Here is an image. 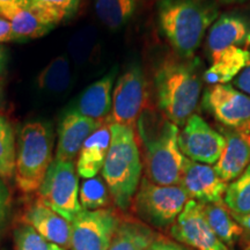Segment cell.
<instances>
[{
  "label": "cell",
  "instance_id": "cell-1",
  "mask_svg": "<svg viewBox=\"0 0 250 250\" xmlns=\"http://www.w3.org/2000/svg\"><path fill=\"white\" fill-rule=\"evenodd\" d=\"M197 59L168 56L158 65L153 77L155 103L164 116L182 126L197 108L202 78Z\"/></svg>",
  "mask_w": 250,
  "mask_h": 250
},
{
  "label": "cell",
  "instance_id": "cell-2",
  "mask_svg": "<svg viewBox=\"0 0 250 250\" xmlns=\"http://www.w3.org/2000/svg\"><path fill=\"white\" fill-rule=\"evenodd\" d=\"M156 15L174 54L190 59L219 17V8L214 0H159Z\"/></svg>",
  "mask_w": 250,
  "mask_h": 250
},
{
  "label": "cell",
  "instance_id": "cell-3",
  "mask_svg": "<svg viewBox=\"0 0 250 250\" xmlns=\"http://www.w3.org/2000/svg\"><path fill=\"white\" fill-rule=\"evenodd\" d=\"M138 132L145 147L146 175L160 186H180L186 156L179 147L180 127L160 111H144Z\"/></svg>",
  "mask_w": 250,
  "mask_h": 250
},
{
  "label": "cell",
  "instance_id": "cell-4",
  "mask_svg": "<svg viewBox=\"0 0 250 250\" xmlns=\"http://www.w3.org/2000/svg\"><path fill=\"white\" fill-rule=\"evenodd\" d=\"M110 124V146L102 168V177L115 204L126 210L138 190L142 160L134 130Z\"/></svg>",
  "mask_w": 250,
  "mask_h": 250
},
{
  "label": "cell",
  "instance_id": "cell-5",
  "mask_svg": "<svg viewBox=\"0 0 250 250\" xmlns=\"http://www.w3.org/2000/svg\"><path fill=\"white\" fill-rule=\"evenodd\" d=\"M54 161V131L44 122H29L21 127L15 153V182L22 192L39 191Z\"/></svg>",
  "mask_w": 250,
  "mask_h": 250
},
{
  "label": "cell",
  "instance_id": "cell-6",
  "mask_svg": "<svg viewBox=\"0 0 250 250\" xmlns=\"http://www.w3.org/2000/svg\"><path fill=\"white\" fill-rule=\"evenodd\" d=\"M40 202L71 223L83 210L79 202V181L74 161L55 160L39 189Z\"/></svg>",
  "mask_w": 250,
  "mask_h": 250
},
{
  "label": "cell",
  "instance_id": "cell-7",
  "mask_svg": "<svg viewBox=\"0 0 250 250\" xmlns=\"http://www.w3.org/2000/svg\"><path fill=\"white\" fill-rule=\"evenodd\" d=\"M188 201L189 197L181 186H160L146 177L140 182L133 198L137 213L156 227L173 224Z\"/></svg>",
  "mask_w": 250,
  "mask_h": 250
},
{
  "label": "cell",
  "instance_id": "cell-8",
  "mask_svg": "<svg viewBox=\"0 0 250 250\" xmlns=\"http://www.w3.org/2000/svg\"><path fill=\"white\" fill-rule=\"evenodd\" d=\"M147 83L139 64H131L116 81L108 123L133 129L145 108Z\"/></svg>",
  "mask_w": 250,
  "mask_h": 250
},
{
  "label": "cell",
  "instance_id": "cell-9",
  "mask_svg": "<svg viewBox=\"0 0 250 250\" xmlns=\"http://www.w3.org/2000/svg\"><path fill=\"white\" fill-rule=\"evenodd\" d=\"M120 221L108 208L81 210L71 221L72 250H108Z\"/></svg>",
  "mask_w": 250,
  "mask_h": 250
},
{
  "label": "cell",
  "instance_id": "cell-10",
  "mask_svg": "<svg viewBox=\"0 0 250 250\" xmlns=\"http://www.w3.org/2000/svg\"><path fill=\"white\" fill-rule=\"evenodd\" d=\"M179 147L189 160L215 165L225 148V137L212 129L199 115L192 114L180 131Z\"/></svg>",
  "mask_w": 250,
  "mask_h": 250
},
{
  "label": "cell",
  "instance_id": "cell-11",
  "mask_svg": "<svg viewBox=\"0 0 250 250\" xmlns=\"http://www.w3.org/2000/svg\"><path fill=\"white\" fill-rule=\"evenodd\" d=\"M176 241L197 250H228L219 240L203 213L202 203L189 199L170 228Z\"/></svg>",
  "mask_w": 250,
  "mask_h": 250
},
{
  "label": "cell",
  "instance_id": "cell-12",
  "mask_svg": "<svg viewBox=\"0 0 250 250\" xmlns=\"http://www.w3.org/2000/svg\"><path fill=\"white\" fill-rule=\"evenodd\" d=\"M203 107L225 127H236L250 121V96L227 83L206 88Z\"/></svg>",
  "mask_w": 250,
  "mask_h": 250
},
{
  "label": "cell",
  "instance_id": "cell-13",
  "mask_svg": "<svg viewBox=\"0 0 250 250\" xmlns=\"http://www.w3.org/2000/svg\"><path fill=\"white\" fill-rule=\"evenodd\" d=\"M180 186L189 198L202 203H221L228 184L215 173L214 168L186 158Z\"/></svg>",
  "mask_w": 250,
  "mask_h": 250
},
{
  "label": "cell",
  "instance_id": "cell-14",
  "mask_svg": "<svg viewBox=\"0 0 250 250\" xmlns=\"http://www.w3.org/2000/svg\"><path fill=\"white\" fill-rule=\"evenodd\" d=\"M225 148L214 166L225 182L234 181L250 165V121L236 127H225Z\"/></svg>",
  "mask_w": 250,
  "mask_h": 250
},
{
  "label": "cell",
  "instance_id": "cell-15",
  "mask_svg": "<svg viewBox=\"0 0 250 250\" xmlns=\"http://www.w3.org/2000/svg\"><path fill=\"white\" fill-rule=\"evenodd\" d=\"M211 59L230 46L248 49L250 46V19L241 13H224L208 31L206 40Z\"/></svg>",
  "mask_w": 250,
  "mask_h": 250
},
{
  "label": "cell",
  "instance_id": "cell-16",
  "mask_svg": "<svg viewBox=\"0 0 250 250\" xmlns=\"http://www.w3.org/2000/svg\"><path fill=\"white\" fill-rule=\"evenodd\" d=\"M103 123L68 111L58 127V143L55 160L74 161L87 138Z\"/></svg>",
  "mask_w": 250,
  "mask_h": 250
},
{
  "label": "cell",
  "instance_id": "cell-17",
  "mask_svg": "<svg viewBox=\"0 0 250 250\" xmlns=\"http://www.w3.org/2000/svg\"><path fill=\"white\" fill-rule=\"evenodd\" d=\"M116 74V68H114L101 79L87 87L85 92L81 94L73 110L83 116L103 123V120H105L111 111V92L114 89Z\"/></svg>",
  "mask_w": 250,
  "mask_h": 250
},
{
  "label": "cell",
  "instance_id": "cell-18",
  "mask_svg": "<svg viewBox=\"0 0 250 250\" xmlns=\"http://www.w3.org/2000/svg\"><path fill=\"white\" fill-rule=\"evenodd\" d=\"M26 221L48 241L62 248L71 246V223L40 201L28 208Z\"/></svg>",
  "mask_w": 250,
  "mask_h": 250
},
{
  "label": "cell",
  "instance_id": "cell-19",
  "mask_svg": "<svg viewBox=\"0 0 250 250\" xmlns=\"http://www.w3.org/2000/svg\"><path fill=\"white\" fill-rule=\"evenodd\" d=\"M110 124L103 123L83 143L76 165L77 173L83 179H92L102 170L110 146Z\"/></svg>",
  "mask_w": 250,
  "mask_h": 250
},
{
  "label": "cell",
  "instance_id": "cell-20",
  "mask_svg": "<svg viewBox=\"0 0 250 250\" xmlns=\"http://www.w3.org/2000/svg\"><path fill=\"white\" fill-rule=\"evenodd\" d=\"M0 15L8 22L15 41L39 39L54 28L29 5L0 7Z\"/></svg>",
  "mask_w": 250,
  "mask_h": 250
},
{
  "label": "cell",
  "instance_id": "cell-21",
  "mask_svg": "<svg viewBox=\"0 0 250 250\" xmlns=\"http://www.w3.org/2000/svg\"><path fill=\"white\" fill-rule=\"evenodd\" d=\"M249 62L250 51L248 49L230 46L212 61L211 66L203 74V79L210 86L226 85L235 79Z\"/></svg>",
  "mask_w": 250,
  "mask_h": 250
},
{
  "label": "cell",
  "instance_id": "cell-22",
  "mask_svg": "<svg viewBox=\"0 0 250 250\" xmlns=\"http://www.w3.org/2000/svg\"><path fill=\"white\" fill-rule=\"evenodd\" d=\"M140 0H95L96 17L108 29L117 30L126 26L137 14Z\"/></svg>",
  "mask_w": 250,
  "mask_h": 250
},
{
  "label": "cell",
  "instance_id": "cell-23",
  "mask_svg": "<svg viewBox=\"0 0 250 250\" xmlns=\"http://www.w3.org/2000/svg\"><path fill=\"white\" fill-rule=\"evenodd\" d=\"M202 206L203 213L211 229L225 245H232L241 235L242 227L234 220L232 214H229L223 205V202L202 204Z\"/></svg>",
  "mask_w": 250,
  "mask_h": 250
},
{
  "label": "cell",
  "instance_id": "cell-24",
  "mask_svg": "<svg viewBox=\"0 0 250 250\" xmlns=\"http://www.w3.org/2000/svg\"><path fill=\"white\" fill-rule=\"evenodd\" d=\"M72 72L70 61L66 56L52 59L37 76L36 83L40 89L50 94H62L70 88Z\"/></svg>",
  "mask_w": 250,
  "mask_h": 250
},
{
  "label": "cell",
  "instance_id": "cell-25",
  "mask_svg": "<svg viewBox=\"0 0 250 250\" xmlns=\"http://www.w3.org/2000/svg\"><path fill=\"white\" fill-rule=\"evenodd\" d=\"M155 239L145 225L126 221L120 224L108 250H146Z\"/></svg>",
  "mask_w": 250,
  "mask_h": 250
},
{
  "label": "cell",
  "instance_id": "cell-26",
  "mask_svg": "<svg viewBox=\"0 0 250 250\" xmlns=\"http://www.w3.org/2000/svg\"><path fill=\"white\" fill-rule=\"evenodd\" d=\"M224 203L233 215L250 213V165L227 187Z\"/></svg>",
  "mask_w": 250,
  "mask_h": 250
},
{
  "label": "cell",
  "instance_id": "cell-27",
  "mask_svg": "<svg viewBox=\"0 0 250 250\" xmlns=\"http://www.w3.org/2000/svg\"><path fill=\"white\" fill-rule=\"evenodd\" d=\"M80 0H30L29 6L43 20L56 27L77 13Z\"/></svg>",
  "mask_w": 250,
  "mask_h": 250
},
{
  "label": "cell",
  "instance_id": "cell-28",
  "mask_svg": "<svg viewBox=\"0 0 250 250\" xmlns=\"http://www.w3.org/2000/svg\"><path fill=\"white\" fill-rule=\"evenodd\" d=\"M17 142L13 127L0 115V177L9 180L14 176Z\"/></svg>",
  "mask_w": 250,
  "mask_h": 250
},
{
  "label": "cell",
  "instance_id": "cell-29",
  "mask_svg": "<svg viewBox=\"0 0 250 250\" xmlns=\"http://www.w3.org/2000/svg\"><path fill=\"white\" fill-rule=\"evenodd\" d=\"M109 190L101 177H92L83 181L79 188V202L83 210H100L108 204Z\"/></svg>",
  "mask_w": 250,
  "mask_h": 250
},
{
  "label": "cell",
  "instance_id": "cell-30",
  "mask_svg": "<svg viewBox=\"0 0 250 250\" xmlns=\"http://www.w3.org/2000/svg\"><path fill=\"white\" fill-rule=\"evenodd\" d=\"M15 250H66L48 241L30 225H21L14 230Z\"/></svg>",
  "mask_w": 250,
  "mask_h": 250
},
{
  "label": "cell",
  "instance_id": "cell-31",
  "mask_svg": "<svg viewBox=\"0 0 250 250\" xmlns=\"http://www.w3.org/2000/svg\"><path fill=\"white\" fill-rule=\"evenodd\" d=\"M94 43H95V33L93 29H83L72 36L68 43V52L72 59L77 64H83L92 55Z\"/></svg>",
  "mask_w": 250,
  "mask_h": 250
},
{
  "label": "cell",
  "instance_id": "cell-32",
  "mask_svg": "<svg viewBox=\"0 0 250 250\" xmlns=\"http://www.w3.org/2000/svg\"><path fill=\"white\" fill-rule=\"evenodd\" d=\"M9 208V191L4 183V180L0 177V230L4 227L6 217Z\"/></svg>",
  "mask_w": 250,
  "mask_h": 250
},
{
  "label": "cell",
  "instance_id": "cell-33",
  "mask_svg": "<svg viewBox=\"0 0 250 250\" xmlns=\"http://www.w3.org/2000/svg\"><path fill=\"white\" fill-rule=\"evenodd\" d=\"M233 81L237 89L250 96V62Z\"/></svg>",
  "mask_w": 250,
  "mask_h": 250
},
{
  "label": "cell",
  "instance_id": "cell-34",
  "mask_svg": "<svg viewBox=\"0 0 250 250\" xmlns=\"http://www.w3.org/2000/svg\"><path fill=\"white\" fill-rule=\"evenodd\" d=\"M146 250H189L180 243L165 239H155Z\"/></svg>",
  "mask_w": 250,
  "mask_h": 250
},
{
  "label": "cell",
  "instance_id": "cell-35",
  "mask_svg": "<svg viewBox=\"0 0 250 250\" xmlns=\"http://www.w3.org/2000/svg\"><path fill=\"white\" fill-rule=\"evenodd\" d=\"M9 41H15L11 31V27L7 21L0 15V43L9 42Z\"/></svg>",
  "mask_w": 250,
  "mask_h": 250
},
{
  "label": "cell",
  "instance_id": "cell-36",
  "mask_svg": "<svg viewBox=\"0 0 250 250\" xmlns=\"http://www.w3.org/2000/svg\"><path fill=\"white\" fill-rule=\"evenodd\" d=\"M232 217L234 218V220L237 221V224H239L240 226H242L245 229H247L250 233V213L246 214V215H233L232 214Z\"/></svg>",
  "mask_w": 250,
  "mask_h": 250
},
{
  "label": "cell",
  "instance_id": "cell-37",
  "mask_svg": "<svg viewBox=\"0 0 250 250\" xmlns=\"http://www.w3.org/2000/svg\"><path fill=\"white\" fill-rule=\"evenodd\" d=\"M6 64H7V50L0 43V77L5 72Z\"/></svg>",
  "mask_w": 250,
  "mask_h": 250
},
{
  "label": "cell",
  "instance_id": "cell-38",
  "mask_svg": "<svg viewBox=\"0 0 250 250\" xmlns=\"http://www.w3.org/2000/svg\"><path fill=\"white\" fill-rule=\"evenodd\" d=\"M30 0H0V7L6 6H28Z\"/></svg>",
  "mask_w": 250,
  "mask_h": 250
},
{
  "label": "cell",
  "instance_id": "cell-39",
  "mask_svg": "<svg viewBox=\"0 0 250 250\" xmlns=\"http://www.w3.org/2000/svg\"><path fill=\"white\" fill-rule=\"evenodd\" d=\"M215 2L220 4H239V2H245L247 0H214Z\"/></svg>",
  "mask_w": 250,
  "mask_h": 250
},
{
  "label": "cell",
  "instance_id": "cell-40",
  "mask_svg": "<svg viewBox=\"0 0 250 250\" xmlns=\"http://www.w3.org/2000/svg\"><path fill=\"white\" fill-rule=\"evenodd\" d=\"M2 99V93H1V89H0V101H1Z\"/></svg>",
  "mask_w": 250,
  "mask_h": 250
},
{
  "label": "cell",
  "instance_id": "cell-41",
  "mask_svg": "<svg viewBox=\"0 0 250 250\" xmlns=\"http://www.w3.org/2000/svg\"><path fill=\"white\" fill-rule=\"evenodd\" d=\"M247 250H250V248H248V249H247Z\"/></svg>",
  "mask_w": 250,
  "mask_h": 250
}]
</instances>
